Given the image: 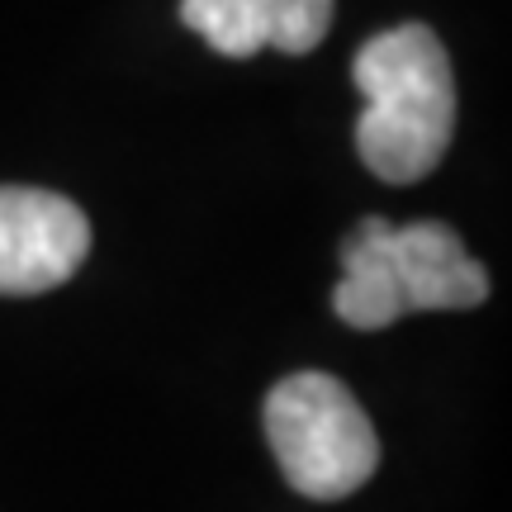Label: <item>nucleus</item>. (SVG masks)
<instances>
[{"label":"nucleus","instance_id":"obj_5","mask_svg":"<svg viewBox=\"0 0 512 512\" xmlns=\"http://www.w3.org/2000/svg\"><path fill=\"white\" fill-rule=\"evenodd\" d=\"M181 19L223 57L313 53L332 24V0H181Z\"/></svg>","mask_w":512,"mask_h":512},{"label":"nucleus","instance_id":"obj_2","mask_svg":"<svg viewBox=\"0 0 512 512\" xmlns=\"http://www.w3.org/2000/svg\"><path fill=\"white\" fill-rule=\"evenodd\" d=\"M261 422L285 484L304 498L337 503L356 494L380 465V437L366 408L347 384L323 370L285 375L266 394Z\"/></svg>","mask_w":512,"mask_h":512},{"label":"nucleus","instance_id":"obj_4","mask_svg":"<svg viewBox=\"0 0 512 512\" xmlns=\"http://www.w3.org/2000/svg\"><path fill=\"white\" fill-rule=\"evenodd\" d=\"M384 256L394 266L403 309L437 313V309H479L489 299V275L465 242L437 219H418L403 228H384Z\"/></svg>","mask_w":512,"mask_h":512},{"label":"nucleus","instance_id":"obj_1","mask_svg":"<svg viewBox=\"0 0 512 512\" xmlns=\"http://www.w3.org/2000/svg\"><path fill=\"white\" fill-rule=\"evenodd\" d=\"M351 81L366 95L356 119L361 162L389 185H413L451 147L456 133V72L427 24L375 34L351 62Z\"/></svg>","mask_w":512,"mask_h":512},{"label":"nucleus","instance_id":"obj_3","mask_svg":"<svg viewBox=\"0 0 512 512\" xmlns=\"http://www.w3.org/2000/svg\"><path fill=\"white\" fill-rule=\"evenodd\" d=\"M91 252V223L67 195L0 185V294H48Z\"/></svg>","mask_w":512,"mask_h":512},{"label":"nucleus","instance_id":"obj_6","mask_svg":"<svg viewBox=\"0 0 512 512\" xmlns=\"http://www.w3.org/2000/svg\"><path fill=\"white\" fill-rule=\"evenodd\" d=\"M384 228H389V219L370 214L342 242V280L332 290V313L356 332H380L408 313L399 280H394V266L384 256Z\"/></svg>","mask_w":512,"mask_h":512}]
</instances>
